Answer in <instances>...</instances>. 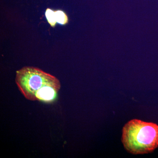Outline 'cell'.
Instances as JSON below:
<instances>
[{"label":"cell","mask_w":158,"mask_h":158,"mask_svg":"<svg viewBox=\"0 0 158 158\" xmlns=\"http://www.w3.org/2000/svg\"><path fill=\"white\" fill-rule=\"evenodd\" d=\"M15 83L27 99L46 103H52L57 99L61 87L56 77L31 66L16 71Z\"/></svg>","instance_id":"6da1fadb"},{"label":"cell","mask_w":158,"mask_h":158,"mask_svg":"<svg viewBox=\"0 0 158 158\" xmlns=\"http://www.w3.org/2000/svg\"><path fill=\"white\" fill-rule=\"evenodd\" d=\"M122 142L133 154L152 152L158 148V125L139 119L130 120L123 128Z\"/></svg>","instance_id":"7a4b0ae2"},{"label":"cell","mask_w":158,"mask_h":158,"mask_svg":"<svg viewBox=\"0 0 158 158\" xmlns=\"http://www.w3.org/2000/svg\"><path fill=\"white\" fill-rule=\"evenodd\" d=\"M56 19L57 23L62 25H65L68 23L69 19L67 15L62 10L55 11Z\"/></svg>","instance_id":"3957f363"},{"label":"cell","mask_w":158,"mask_h":158,"mask_svg":"<svg viewBox=\"0 0 158 158\" xmlns=\"http://www.w3.org/2000/svg\"><path fill=\"white\" fill-rule=\"evenodd\" d=\"M45 16L48 22L52 27H55L57 23L55 11L48 8L45 11Z\"/></svg>","instance_id":"277c9868"}]
</instances>
